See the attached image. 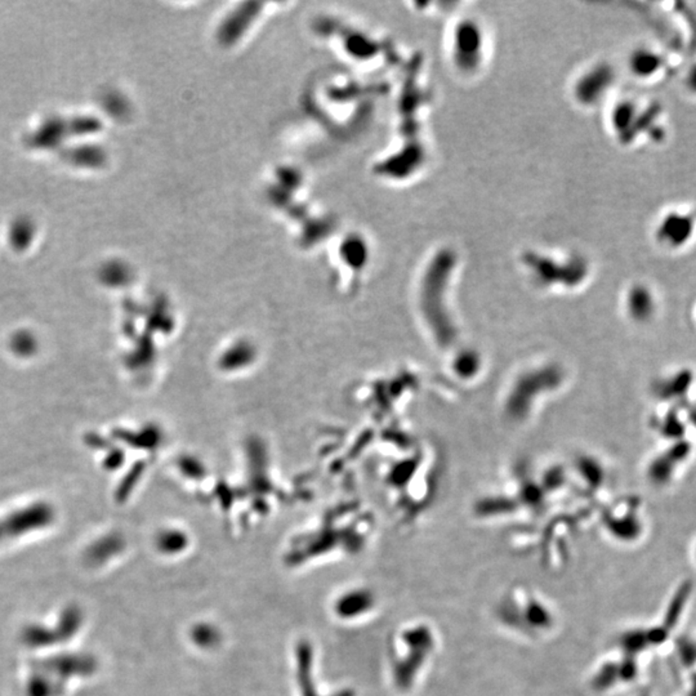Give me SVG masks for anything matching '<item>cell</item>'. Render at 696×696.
Returning <instances> with one entry per match:
<instances>
[{
  "label": "cell",
  "mask_w": 696,
  "mask_h": 696,
  "mask_svg": "<svg viewBox=\"0 0 696 696\" xmlns=\"http://www.w3.org/2000/svg\"><path fill=\"white\" fill-rule=\"evenodd\" d=\"M626 71L641 84H657L671 74V58L664 49L642 43L634 46L626 57Z\"/></svg>",
  "instance_id": "277c9868"
},
{
  "label": "cell",
  "mask_w": 696,
  "mask_h": 696,
  "mask_svg": "<svg viewBox=\"0 0 696 696\" xmlns=\"http://www.w3.org/2000/svg\"><path fill=\"white\" fill-rule=\"evenodd\" d=\"M678 75L681 91L688 100L696 102V58L688 62L683 69L681 70V72H678Z\"/></svg>",
  "instance_id": "5b68a950"
},
{
  "label": "cell",
  "mask_w": 696,
  "mask_h": 696,
  "mask_svg": "<svg viewBox=\"0 0 696 696\" xmlns=\"http://www.w3.org/2000/svg\"><path fill=\"white\" fill-rule=\"evenodd\" d=\"M611 129L621 143L633 145L647 139L659 145L668 137V119L657 102H641L634 98L619 101L611 110Z\"/></svg>",
  "instance_id": "6da1fadb"
},
{
  "label": "cell",
  "mask_w": 696,
  "mask_h": 696,
  "mask_svg": "<svg viewBox=\"0 0 696 696\" xmlns=\"http://www.w3.org/2000/svg\"><path fill=\"white\" fill-rule=\"evenodd\" d=\"M484 32L476 20L465 18L456 25L449 41L450 60L456 69L472 71L479 67L484 60Z\"/></svg>",
  "instance_id": "3957f363"
},
{
  "label": "cell",
  "mask_w": 696,
  "mask_h": 696,
  "mask_svg": "<svg viewBox=\"0 0 696 696\" xmlns=\"http://www.w3.org/2000/svg\"><path fill=\"white\" fill-rule=\"evenodd\" d=\"M651 236L665 252H682L696 244V204L683 202L663 209L652 224Z\"/></svg>",
  "instance_id": "7a4b0ae2"
}]
</instances>
